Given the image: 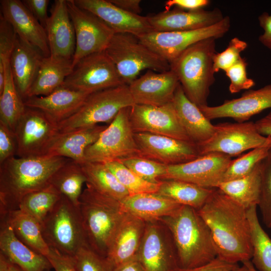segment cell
Instances as JSON below:
<instances>
[{
  "label": "cell",
  "instance_id": "obj_20",
  "mask_svg": "<svg viewBox=\"0 0 271 271\" xmlns=\"http://www.w3.org/2000/svg\"><path fill=\"white\" fill-rule=\"evenodd\" d=\"M179 83L171 69L163 72L148 70L128 86L135 104L160 106L172 101Z\"/></svg>",
  "mask_w": 271,
  "mask_h": 271
},
{
  "label": "cell",
  "instance_id": "obj_9",
  "mask_svg": "<svg viewBox=\"0 0 271 271\" xmlns=\"http://www.w3.org/2000/svg\"><path fill=\"white\" fill-rule=\"evenodd\" d=\"M129 107L121 109L96 141L87 148L85 162L106 163L140 156L129 120Z\"/></svg>",
  "mask_w": 271,
  "mask_h": 271
},
{
  "label": "cell",
  "instance_id": "obj_5",
  "mask_svg": "<svg viewBox=\"0 0 271 271\" xmlns=\"http://www.w3.org/2000/svg\"><path fill=\"white\" fill-rule=\"evenodd\" d=\"M215 41L209 38L192 45L170 64L185 95L199 107L208 105L210 88L215 81Z\"/></svg>",
  "mask_w": 271,
  "mask_h": 271
},
{
  "label": "cell",
  "instance_id": "obj_17",
  "mask_svg": "<svg viewBox=\"0 0 271 271\" xmlns=\"http://www.w3.org/2000/svg\"><path fill=\"white\" fill-rule=\"evenodd\" d=\"M231 161V157L221 153L201 155L185 163L168 165L164 180H179L205 188H216L222 182Z\"/></svg>",
  "mask_w": 271,
  "mask_h": 271
},
{
  "label": "cell",
  "instance_id": "obj_60",
  "mask_svg": "<svg viewBox=\"0 0 271 271\" xmlns=\"http://www.w3.org/2000/svg\"><path fill=\"white\" fill-rule=\"evenodd\" d=\"M46 271H50V269L46 270Z\"/></svg>",
  "mask_w": 271,
  "mask_h": 271
},
{
  "label": "cell",
  "instance_id": "obj_58",
  "mask_svg": "<svg viewBox=\"0 0 271 271\" xmlns=\"http://www.w3.org/2000/svg\"><path fill=\"white\" fill-rule=\"evenodd\" d=\"M0 271H24L0 253Z\"/></svg>",
  "mask_w": 271,
  "mask_h": 271
},
{
  "label": "cell",
  "instance_id": "obj_2",
  "mask_svg": "<svg viewBox=\"0 0 271 271\" xmlns=\"http://www.w3.org/2000/svg\"><path fill=\"white\" fill-rule=\"evenodd\" d=\"M69 159L58 156L11 158L0 165V214L18 209L22 198L49 184Z\"/></svg>",
  "mask_w": 271,
  "mask_h": 271
},
{
  "label": "cell",
  "instance_id": "obj_8",
  "mask_svg": "<svg viewBox=\"0 0 271 271\" xmlns=\"http://www.w3.org/2000/svg\"><path fill=\"white\" fill-rule=\"evenodd\" d=\"M134 104L126 84L91 93L74 114L58 123L59 130L64 132L100 122H111L121 109Z\"/></svg>",
  "mask_w": 271,
  "mask_h": 271
},
{
  "label": "cell",
  "instance_id": "obj_33",
  "mask_svg": "<svg viewBox=\"0 0 271 271\" xmlns=\"http://www.w3.org/2000/svg\"><path fill=\"white\" fill-rule=\"evenodd\" d=\"M5 218L16 236L36 252L47 256L50 247L46 243L40 223L32 216L20 209L10 211Z\"/></svg>",
  "mask_w": 271,
  "mask_h": 271
},
{
  "label": "cell",
  "instance_id": "obj_4",
  "mask_svg": "<svg viewBox=\"0 0 271 271\" xmlns=\"http://www.w3.org/2000/svg\"><path fill=\"white\" fill-rule=\"evenodd\" d=\"M79 209L89 246L106 256L112 238L125 212L120 201L102 194L86 183Z\"/></svg>",
  "mask_w": 271,
  "mask_h": 271
},
{
  "label": "cell",
  "instance_id": "obj_22",
  "mask_svg": "<svg viewBox=\"0 0 271 271\" xmlns=\"http://www.w3.org/2000/svg\"><path fill=\"white\" fill-rule=\"evenodd\" d=\"M50 56L73 60L76 37L67 0H55L45 27Z\"/></svg>",
  "mask_w": 271,
  "mask_h": 271
},
{
  "label": "cell",
  "instance_id": "obj_48",
  "mask_svg": "<svg viewBox=\"0 0 271 271\" xmlns=\"http://www.w3.org/2000/svg\"><path fill=\"white\" fill-rule=\"evenodd\" d=\"M247 65L245 60L241 57L235 64L225 71L230 80L229 90L231 93L247 90L255 85L254 81L247 76Z\"/></svg>",
  "mask_w": 271,
  "mask_h": 271
},
{
  "label": "cell",
  "instance_id": "obj_25",
  "mask_svg": "<svg viewBox=\"0 0 271 271\" xmlns=\"http://www.w3.org/2000/svg\"><path fill=\"white\" fill-rule=\"evenodd\" d=\"M146 223L125 212L112 238L106 256L114 267L137 256Z\"/></svg>",
  "mask_w": 271,
  "mask_h": 271
},
{
  "label": "cell",
  "instance_id": "obj_34",
  "mask_svg": "<svg viewBox=\"0 0 271 271\" xmlns=\"http://www.w3.org/2000/svg\"><path fill=\"white\" fill-rule=\"evenodd\" d=\"M216 188L246 210L257 206L261 188V162L246 176L222 182Z\"/></svg>",
  "mask_w": 271,
  "mask_h": 271
},
{
  "label": "cell",
  "instance_id": "obj_56",
  "mask_svg": "<svg viewBox=\"0 0 271 271\" xmlns=\"http://www.w3.org/2000/svg\"><path fill=\"white\" fill-rule=\"evenodd\" d=\"M257 131L265 137H271V111L254 122Z\"/></svg>",
  "mask_w": 271,
  "mask_h": 271
},
{
  "label": "cell",
  "instance_id": "obj_57",
  "mask_svg": "<svg viewBox=\"0 0 271 271\" xmlns=\"http://www.w3.org/2000/svg\"><path fill=\"white\" fill-rule=\"evenodd\" d=\"M113 271H145V270L136 256L130 260L115 266Z\"/></svg>",
  "mask_w": 271,
  "mask_h": 271
},
{
  "label": "cell",
  "instance_id": "obj_23",
  "mask_svg": "<svg viewBox=\"0 0 271 271\" xmlns=\"http://www.w3.org/2000/svg\"><path fill=\"white\" fill-rule=\"evenodd\" d=\"M1 15L22 39L38 49L44 57L50 52L45 28L20 0H1Z\"/></svg>",
  "mask_w": 271,
  "mask_h": 271
},
{
  "label": "cell",
  "instance_id": "obj_39",
  "mask_svg": "<svg viewBox=\"0 0 271 271\" xmlns=\"http://www.w3.org/2000/svg\"><path fill=\"white\" fill-rule=\"evenodd\" d=\"M26 107L15 84L9 64L6 69L4 89L0 93V122L15 132Z\"/></svg>",
  "mask_w": 271,
  "mask_h": 271
},
{
  "label": "cell",
  "instance_id": "obj_59",
  "mask_svg": "<svg viewBox=\"0 0 271 271\" xmlns=\"http://www.w3.org/2000/svg\"><path fill=\"white\" fill-rule=\"evenodd\" d=\"M242 263L240 266L231 271H258L250 260L243 261Z\"/></svg>",
  "mask_w": 271,
  "mask_h": 271
},
{
  "label": "cell",
  "instance_id": "obj_13",
  "mask_svg": "<svg viewBox=\"0 0 271 271\" xmlns=\"http://www.w3.org/2000/svg\"><path fill=\"white\" fill-rule=\"evenodd\" d=\"M123 84L115 65L104 51L81 59L62 86L91 94Z\"/></svg>",
  "mask_w": 271,
  "mask_h": 271
},
{
  "label": "cell",
  "instance_id": "obj_18",
  "mask_svg": "<svg viewBox=\"0 0 271 271\" xmlns=\"http://www.w3.org/2000/svg\"><path fill=\"white\" fill-rule=\"evenodd\" d=\"M140 156L166 165L185 163L200 155L191 142L147 132L134 133Z\"/></svg>",
  "mask_w": 271,
  "mask_h": 271
},
{
  "label": "cell",
  "instance_id": "obj_15",
  "mask_svg": "<svg viewBox=\"0 0 271 271\" xmlns=\"http://www.w3.org/2000/svg\"><path fill=\"white\" fill-rule=\"evenodd\" d=\"M137 257L145 271H177L179 268L171 235L159 220L146 223Z\"/></svg>",
  "mask_w": 271,
  "mask_h": 271
},
{
  "label": "cell",
  "instance_id": "obj_14",
  "mask_svg": "<svg viewBox=\"0 0 271 271\" xmlns=\"http://www.w3.org/2000/svg\"><path fill=\"white\" fill-rule=\"evenodd\" d=\"M67 4L76 37L74 68L83 58L105 51L115 33L96 15L78 6L74 0H67Z\"/></svg>",
  "mask_w": 271,
  "mask_h": 271
},
{
  "label": "cell",
  "instance_id": "obj_45",
  "mask_svg": "<svg viewBox=\"0 0 271 271\" xmlns=\"http://www.w3.org/2000/svg\"><path fill=\"white\" fill-rule=\"evenodd\" d=\"M17 38V34L12 26L1 15L0 18V93L5 81L6 68L10 60Z\"/></svg>",
  "mask_w": 271,
  "mask_h": 271
},
{
  "label": "cell",
  "instance_id": "obj_30",
  "mask_svg": "<svg viewBox=\"0 0 271 271\" xmlns=\"http://www.w3.org/2000/svg\"><path fill=\"white\" fill-rule=\"evenodd\" d=\"M172 102L182 126L193 143L198 145L212 137L215 125L187 97L180 83L174 93Z\"/></svg>",
  "mask_w": 271,
  "mask_h": 271
},
{
  "label": "cell",
  "instance_id": "obj_38",
  "mask_svg": "<svg viewBox=\"0 0 271 271\" xmlns=\"http://www.w3.org/2000/svg\"><path fill=\"white\" fill-rule=\"evenodd\" d=\"M257 206L246 210L252 247L251 262L258 271H271V238L261 227Z\"/></svg>",
  "mask_w": 271,
  "mask_h": 271
},
{
  "label": "cell",
  "instance_id": "obj_3",
  "mask_svg": "<svg viewBox=\"0 0 271 271\" xmlns=\"http://www.w3.org/2000/svg\"><path fill=\"white\" fill-rule=\"evenodd\" d=\"M159 221L171 235L179 268L202 265L217 257L210 229L195 208L182 205L174 214Z\"/></svg>",
  "mask_w": 271,
  "mask_h": 271
},
{
  "label": "cell",
  "instance_id": "obj_6",
  "mask_svg": "<svg viewBox=\"0 0 271 271\" xmlns=\"http://www.w3.org/2000/svg\"><path fill=\"white\" fill-rule=\"evenodd\" d=\"M43 237L50 248L73 256L87 243L79 206L62 195L41 224Z\"/></svg>",
  "mask_w": 271,
  "mask_h": 271
},
{
  "label": "cell",
  "instance_id": "obj_10",
  "mask_svg": "<svg viewBox=\"0 0 271 271\" xmlns=\"http://www.w3.org/2000/svg\"><path fill=\"white\" fill-rule=\"evenodd\" d=\"M200 156L212 153L230 157L260 147H271V137L260 134L254 122H224L215 125V131L206 141L197 145Z\"/></svg>",
  "mask_w": 271,
  "mask_h": 271
},
{
  "label": "cell",
  "instance_id": "obj_51",
  "mask_svg": "<svg viewBox=\"0 0 271 271\" xmlns=\"http://www.w3.org/2000/svg\"><path fill=\"white\" fill-rule=\"evenodd\" d=\"M22 1L34 17L45 28L49 18L48 7L49 1L23 0Z\"/></svg>",
  "mask_w": 271,
  "mask_h": 271
},
{
  "label": "cell",
  "instance_id": "obj_1",
  "mask_svg": "<svg viewBox=\"0 0 271 271\" xmlns=\"http://www.w3.org/2000/svg\"><path fill=\"white\" fill-rule=\"evenodd\" d=\"M197 211L210 229L217 257L231 263L251 259L252 247L246 209L218 188H214Z\"/></svg>",
  "mask_w": 271,
  "mask_h": 271
},
{
  "label": "cell",
  "instance_id": "obj_37",
  "mask_svg": "<svg viewBox=\"0 0 271 271\" xmlns=\"http://www.w3.org/2000/svg\"><path fill=\"white\" fill-rule=\"evenodd\" d=\"M87 182L98 192L121 201L129 193L105 164L85 162L80 164Z\"/></svg>",
  "mask_w": 271,
  "mask_h": 271
},
{
  "label": "cell",
  "instance_id": "obj_19",
  "mask_svg": "<svg viewBox=\"0 0 271 271\" xmlns=\"http://www.w3.org/2000/svg\"><path fill=\"white\" fill-rule=\"evenodd\" d=\"M205 116L211 120L230 117L237 122H246L265 109L271 108V84L256 90H249L241 97L226 100L221 105L199 107Z\"/></svg>",
  "mask_w": 271,
  "mask_h": 271
},
{
  "label": "cell",
  "instance_id": "obj_11",
  "mask_svg": "<svg viewBox=\"0 0 271 271\" xmlns=\"http://www.w3.org/2000/svg\"><path fill=\"white\" fill-rule=\"evenodd\" d=\"M59 132L58 123L52 118L40 110L26 107L14 132L16 155L20 158L46 156Z\"/></svg>",
  "mask_w": 271,
  "mask_h": 271
},
{
  "label": "cell",
  "instance_id": "obj_32",
  "mask_svg": "<svg viewBox=\"0 0 271 271\" xmlns=\"http://www.w3.org/2000/svg\"><path fill=\"white\" fill-rule=\"evenodd\" d=\"M73 70L72 60L44 57L27 98L50 94L63 85Z\"/></svg>",
  "mask_w": 271,
  "mask_h": 271
},
{
  "label": "cell",
  "instance_id": "obj_16",
  "mask_svg": "<svg viewBox=\"0 0 271 271\" xmlns=\"http://www.w3.org/2000/svg\"><path fill=\"white\" fill-rule=\"evenodd\" d=\"M129 118L134 133L147 132L192 142L172 101L160 106L134 104L129 107Z\"/></svg>",
  "mask_w": 271,
  "mask_h": 271
},
{
  "label": "cell",
  "instance_id": "obj_27",
  "mask_svg": "<svg viewBox=\"0 0 271 271\" xmlns=\"http://www.w3.org/2000/svg\"><path fill=\"white\" fill-rule=\"evenodd\" d=\"M44 55L17 35L10 67L17 90L24 101L38 74Z\"/></svg>",
  "mask_w": 271,
  "mask_h": 271
},
{
  "label": "cell",
  "instance_id": "obj_7",
  "mask_svg": "<svg viewBox=\"0 0 271 271\" xmlns=\"http://www.w3.org/2000/svg\"><path fill=\"white\" fill-rule=\"evenodd\" d=\"M105 51L124 84L129 85L144 70L158 72L170 70L168 62L131 34L114 33Z\"/></svg>",
  "mask_w": 271,
  "mask_h": 271
},
{
  "label": "cell",
  "instance_id": "obj_49",
  "mask_svg": "<svg viewBox=\"0 0 271 271\" xmlns=\"http://www.w3.org/2000/svg\"><path fill=\"white\" fill-rule=\"evenodd\" d=\"M17 142L15 132L0 122V165L17 154Z\"/></svg>",
  "mask_w": 271,
  "mask_h": 271
},
{
  "label": "cell",
  "instance_id": "obj_55",
  "mask_svg": "<svg viewBox=\"0 0 271 271\" xmlns=\"http://www.w3.org/2000/svg\"><path fill=\"white\" fill-rule=\"evenodd\" d=\"M110 2L121 9L136 15L142 12L140 0H109Z\"/></svg>",
  "mask_w": 271,
  "mask_h": 271
},
{
  "label": "cell",
  "instance_id": "obj_47",
  "mask_svg": "<svg viewBox=\"0 0 271 271\" xmlns=\"http://www.w3.org/2000/svg\"><path fill=\"white\" fill-rule=\"evenodd\" d=\"M247 47L246 42L234 37L229 41L227 48L213 57V69L215 73L220 70L225 71L235 64L241 57V53Z\"/></svg>",
  "mask_w": 271,
  "mask_h": 271
},
{
  "label": "cell",
  "instance_id": "obj_31",
  "mask_svg": "<svg viewBox=\"0 0 271 271\" xmlns=\"http://www.w3.org/2000/svg\"><path fill=\"white\" fill-rule=\"evenodd\" d=\"M124 211L146 222L172 215L182 206L157 193L129 195L120 201Z\"/></svg>",
  "mask_w": 271,
  "mask_h": 271
},
{
  "label": "cell",
  "instance_id": "obj_50",
  "mask_svg": "<svg viewBox=\"0 0 271 271\" xmlns=\"http://www.w3.org/2000/svg\"><path fill=\"white\" fill-rule=\"evenodd\" d=\"M46 257L55 271H78L71 256L50 248L49 253Z\"/></svg>",
  "mask_w": 271,
  "mask_h": 271
},
{
  "label": "cell",
  "instance_id": "obj_35",
  "mask_svg": "<svg viewBox=\"0 0 271 271\" xmlns=\"http://www.w3.org/2000/svg\"><path fill=\"white\" fill-rule=\"evenodd\" d=\"M213 189L182 180L165 179L161 181L157 193L180 205L198 210L204 204Z\"/></svg>",
  "mask_w": 271,
  "mask_h": 271
},
{
  "label": "cell",
  "instance_id": "obj_53",
  "mask_svg": "<svg viewBox=\"0 0 271 271\" xmlns=\"http://www.w3.org/2000/svg\"><path fill=\"white\" fill-rule=\"evenodd\" d=\"M210 3L208 0H169L165 3V11H169L171 7L187 11H194L202 9Z\"/></svg>",
  "mask_w": 271,
  "mask_h": 271
},
{
  "label": "cell",
  "instance_id": "obj_29",
  "mask_svg": "<svg viewBox=\"0 0 271 271\" xmlns=\"http://www.w3.org/2000/svg\"><path fill=\"white\" fill-rule=\"evenodd\" d=\"M106 127L96 124L70 131L59 132L46 156L64 157L81 164L85 162L87 148L96 141Z\"/></svg>",
  "mask_w": 271,
  "mask_h": 271
},
{
  "label": "cell",
  "instance_id": "obj_26",
  "mask_svg": "<svg viewBox=\"0 0 271 271\" xmlns=\"http://www.w3.org/2000/svg\"><path fill=\"white\" fill-rule=\"evenodd\" d=\"M90 94L61 86L47 95L28 98L24 104L43 111L58 123L74 114Z\"/></svg>",
  "mask_w": 271,
  "mask_h": 271
},
{
  "label": "cell",
  "instance_id": "obj_24",
  "mask_svg": "<svg viewBox=\"0 0 271 271\" xmlns=\"http://www.w3.org/2000/svg\"><path fill=\"white\" fill-rule=\"evenodd\" d=\"M224 17L218 8L210 11L202 9L185 11L176 8L148 16L147 18L154 31L184 32L211 26Z\"/></svg>",
  "mask_w": 271,
  "mask_h": 271
},
{
  "label": "cell",
  "instance_id": "obj_44",
  "mask_svg": "<svg viewBox=\"0 0 271 271\" xmlns=\"http://www.w3.org/2000/svg\"><path fill=\"white\" fill-rule=\"evenodd\" d=\"M257 206L263 222L271 229V149L261 161V188Z\"/></svg>",
  "mask_w": 271,
  "mask_h": 271
},
{
  "label": "cell",
  "instance_id": "obj_42",
  "mask_svg": "<svg viewBox=\"0 0 271 271\" xmlns=\"http://www.w3.org/2000/svg\"><path fill=\"white\" fill-rule=\"evenodd\" d=\"M270 149L271 147L268 146L258 147L235 160H231L223 175L221 183L237 179L249 174L267 156Z\"/></svg>",
  "mask_w": 271,
  "mask_h": 271
},
{
  "label": "cell",
  "instance_id": "obj_12",
  "mask_svg": "<svg viewBox=\"0 0 271 271\" xmlns=\"http://www.w3.org/2000/svg\"><path fill=\"white\" fill-rule=\"evenodd\" d=\"M230 27V18L225 16L219 22L203 29L184 32L152 31L138 38L170 64L192 45L209 38L223 37Z\"/></svg>",
  "mask_w": 271,
  "mask_h": 271
},
{
  "label": "cell",
  "instance_id": "obj_40",
  "mask_svg": "<svg viewBox=\"0 0 271 271\" xmlns=\"http://www.w3.org/2000/svg\"><path fill=\"white\" fill-rule=\"evenodd\" d=\"M62 195L49 183L46 187L25 195L21 200L18 209L33 217L41 225Z\"/></svg>",
  "mask_w": 271,
  "mask_h": 271
},
{
  "label": "cell",
  "instance_id": "obj_36",
  "mask_svg": "<svg viewBox=\"0 0 271 271\" xmlns=\"http://www.w3.org/2000/svg\"><path fill=\"white\" fill-rule=\"evenodd\" d=\"M86 182L81 165L69 159L53 174L49 183L75 206H79L82 186Z\"/></svg>",
  "mask_w": 271,
  "mask_h": 271
},
{
  "label": "cell",
  "instance_id": "obj_21",
  "mask_svg": "<svg viewBox=\"0 0 271 271\" xmlns=\"http://www.w3.org/2000/svg\"><path fill=\"white\" fill-rule=\"evenodd\" d=\"M79 7L103 21L115 33H128L137 37L153 31L147 17L126 12L109 0H74Z\"/></svg>",
  "mask_w": 271,
  "mask_h": 271
},
{
  "label": "cell",
  "instance_id": "obj_52",
  "mask_svg": "<svg viewBox=\"0 0 271 271\" xmlns=\"http://www.w3.org/2000/svg\"><path fill=\"white\" fill-rule=\"evenodd\" d=\"M238 266V263H229L217 257L205 264L189 268H179L177 271H231Z\"/></svg>",
  "mask_w": 271,
  "mask_h": 271
},
{
  "label": "cell",
  "instance_id": "obj_28",
  "mask_svg": "<svg viewBox=\"0 0 271 271\" xmlns=\"http://www.w3.org/2000/svg\"><path fill=\"white\" fill-rule=\"evenodd\" d=\"M0 253L24 271H46L52 268L47 257L22 242L5 218L1 219Z\"/></svg>",
  "mask_w": 271,
  "mask_h": 271
},
{
  "label": "cell",
  "instance_id": "obj_43",
  "mask_svg": "<svg viewBox=\"0 0 271 271\" xmlns=\"http://www.w3.org/2000/svg\"><path fill=\"white\" fill-rule=\"evenodd\" d=\"M119 161L151 183L160 184L167 174L168 165L142 156H133Z\"/></svg>",
  "mask_w": 271,
  "mask_h": 271
},
{
  "label": "cell",
  "instance_id": "obj_41",
  "mask_svg": "<svg viewBox=\"0 0 271 271\" xmlns=\"http://www.w3.org/2000/svg\"><path fill=\"white\" fill-rule=\"evenodd\" d=\"M104 164L114 174L129 195L157 192L160 184H153L146 181L120 161H115Z\"/></svg>",
  "mask_w": 271,
  "mask_h": 271
},
{
  "label": "cell",
  "instance_id": "obj_54",
  "mask_svg": "<svg viewBox=\"0 0 271 271\" xmlns=\"http://www.w3.org/2000/svg\"><path fill=\"white\" fill-rule=\"evenodd\" d=\"M258 20L259 26L263 30L258 40L271 51V14L264 12L258 17Z\"/></svg>",
  "mask_w": 271,
  "mask_h": 271
},
{
  "label": "cell",
  "instance_id": "obj_46",
  "mask_svg": "<svg viewBox=\"0 0 271 271\" xmlns=\"http://www.w3.org/2000/svg\"><path fill=\"white\" fill-rule=\"evenodd\" d=\"M78 271H113L114 267L107 258L89 246L81 248L71 256Z\"/></svg>",
  "mask_w": 271,
  "mask_h": 271
}]
</instances>
